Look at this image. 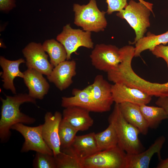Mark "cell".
Wrapping results in <instances>:
<instances>
[{"mask_svg":"<svg viewBox=\"0 0 168 168\" xmlns=\"http://www.w3.org/2000/svg\"><path fill=\"white\" fill-rule=\"evenodd\" d=\"M2 102L1 117L0 119V139L1 142H7L11 136L10 129L14 124L17 123L30 124L34 123L36 119L22 112L20 106L25 103L29 102L36 104V99L28 94L20 93L14 96H6L4 99L0 97Z\"/></svg>","mask_w":168,"mask_h":168,"instance_id":"6da1fadb","label":"cell"},{"mask_svg":"<svg viewBox=\"0 0 168 168\" xmlns=\"http://www.w3.org/2000/svg\"><path fill=\"white\" fill-rule=\"evenodd\" d=\"M116 131L118 146L127 154H136L143 151L144 147L138 137V130L124 117L119 104L115 103L113 110L108 118Z\"/></svg>","mask_w":168,"mask_h":168,"instance_id":"7a4b0ae2","label":"cell"},{"mask_svg":"<svg viewBox=\"0 0 168 168\" xmlns=\"http://www.w3.org/2000/svg\"><path fill=\"white\" fill-rule=\"evenodd\" d=\"M138 1L130 0L126 7L116 14L125 19L134 30L136 37L134 41L130 42L131 44H135L144 36L147 28L150 26L149 17L151 12L153 13L152 3L144 0Z\"/></svg>","mask_w":168,"mask_h":168,"instance_id":"3957f363","label":"cell"},{"mask_svg":"<svg viewBox=\"0 0 168 168\" xmlns=\"http://www.w3.org/2000/svg\"><path fill=\"white\" fill-rule=\"evenodd\" d=\"M73 10L75 14L74 23L83 30L98 32L104 31L106 28V12L99 9L96 0H90L86 5L74 3Z\"/></svg>","mask_w":168,"mask_h":168,"instance_id":"277c9868","label":"cell"},{"mask_svg":"<svg viewBox=\"0 0 168 168\" xmlns=\"http://www.w3.org/2000/svg\"><path fill=\"white\" fill-rule=\"evenodd\" d=\"M126 154L118 145L84 159L83 168H125Z\"/></svg>","mask_w":168,"mask_h":168,"instance_id":"5b68a950","label":"cell"},{"mask_svg":"<svg viewBox=\"0 0 168 168\" xmlns=\"http://www.w3.org/2000/svg\"><path fill=\"white\" fill-rule=\"evenodd\" d=\"M56 40L65 48L67 53V60H70L72 54L76 53L80 47L89 49L94 48L91 32L73 29L70 24L63 27L62 32L57 36Z\"/></svg>","mask_w":168,"mask_h":168,"instance_id":"8992f818","label":"cell"},{"mask_svg":"<svg viewBox=\"0 0 168 168\" xmlns=\"http://www.w3.org/2000/svg\"><path fill=\"white\" fill-rule=\"evenodd\" d=\"M90 57L96 69L107 73L115 70L121 62L119 49L111 44H96Z\"/></svg>","mask_w":168,"mask_h":168,"instance_id":"52a82bcc","label":"cell"},{"mask_svg":"<svg viewBox=\"0 0 168 168\" xmlns=\"http://www.w3.org/2000/svg\"><path fill=\"white\" fill-rule=\"evenodd\" d=\"M22 123L13 125L11 129L19 133L25 139L22 148L21 152L30 151L53 155L52 151L47 144L42 134V124L35 127H30Z\"/></svg>","mask_w":168,"mask_h":168,"instance_id":"ba28073f","label":"cell"},{"mask_svg":"<svg viewBox=\"0 0 168 168\" xmlns=\"http://www.w3.org/2000/svg\"><path fill=\"white\" fill-rule=\"evenodd\" d=\"M40 43L32 42L22 50L28 68L34 69L47 76L51 72L54 67L48 60V55Z\"/></svg>","mask_w":168,"mask_h":168,"instance_id":"9c48e42d","label":"cell"},{"mask_svg":"<svg viewBox=\"0 0 168 168\" xmlns=\"http://www.w3.org/2000/svg\"><path fill=\"white\" fill-rule=\"evenodd\" d=\"M62 118V115L59 111H56L54 114L48 112L44 115V122L42 124L43 138L52 151L54 156L61 152L59 128Z\"/></svg>","mask_w":168,"mask_h":168,"instance_id":"30bf717a","label":"cell"},{"mask_svg":"<svg viewBox=\"0 0 168 168\" xmlns=\"http://www.w3.org/2000/svg\"><path fill=\"white\" fill-rule=\"evenodd\" d=\"M111 92L114 101L118 104L128 102L141 105L148 104L152 99L143 91L121 83L112 85Z\"/></svg>","mask_w":168,"mask_h":168,"instance_id":"8fae6325","label":"cell"},{"mask_svg":"<svg viewBox=\"0 0 168 168\" xmlns=\"http://www.w3.org/2000/svg\"><path fill=\"white\" fill-rule=\"evenodd\" d=\"M92 88V84L82 90L73 88L72 91L73 96L62 97L61 106L64 108L77 106L90 112H103L92 97L91 92Z\"/></svg>","mask_w":168,"mask_h":168,"instance_id":"7c38bea8","label":"cell"},{"mask_svg":"<svg viewBox=\"0 0 168 168\" xmlns=\"http://www.w3.org/2000/svg\"><path fill=\"white\" fill-rule=\"evenodd\" d=\"M163 136L158 137L146 150L136 154H126L125 168H148L152 158L157 153L161 159V151L165 142Z\"/></svg>","mask_w":168,"mask_h":168,"instance_id":"4fadbf2b","label":"cell"},{"mask_svg":"<svg viewBox=\"0 0 168 168\" xmlns=\"http://www.w3.org/2000/svg\"><path fill=\"white\" fill-rule=\"evenodd\" d=\"M76 68L75 61L65 60L54 67L47 78L58 89L63 91L72 83V77L76 74Z\"/></svg>","mask_w":168,"mask_h":168,"instance_id":"5bb4252c","label":"cell"},{"mask_svg":"<svg viewBox=\"0 0 168 168\" xmlns=\"http://www.w3.org/2000/svg\"><path fill=\"white\" fill-rule=\"evenodd\" d=\"M23 73V79L28 89L29 95L35 99H43L48 93L50 87L43 74L30 68H28Z\"/></svg>","mask_w":168,"mask_h":168,"instance_id":"9a60e30c","label":"cell"},{"mask_svg":"<svg viewBox=\"0 0 168 168\" xmlns=\"http://www.w3.org/2000/svg\"><path fill=\"white\" fill-rule=\"evenodd\" d=\"M91 95L103 112L110 110L114 101L111 92V86L103 76L98 75L95 77L92 84Z\"/></svg>","mask_w":168,"mask_h":168,"instance_id":"2e32d148","label":"cell"},{"mask_svg":"<svg viewBox=\"0 0 168 168\" xmlns=\"http://www.w3.org/2000/svg\"><path fill=\"white\" fill-rule=\"evenodd\" d=\"M25 60L21 58L12 61L2 56L0 57V65L2 69L1 77L3 82V87L10 90L14 94H16V89L14 84V80L16 77L23 78L24 74L19 69V66L25 63Z\"/></svg>","mask_w":168,"mask_h":168,"instance_id":"e0dca14e","label":"cell"},{"mask_svg":"<svg viewBox=\"0 0 168 168\" xmlns=\"http://www.w3.org/2000/svg\"><path fill=\"white\" fill-rule=\"evenodd\" d=\"M89 111L77 106L65 108L63 119L68 122L78 131L88 130L93 125L94 120Z\"/></svg>","mask_w":168,"mask_h":168,"instance_id":"ac0fdd59","label":"cell"},{"mask_svg":"<svg viewBox=\"0 0 168 168\" xmlns=\"http://www.w3.org/2000/svg\"><path fill=\"white\" fill-rule=\"evenodd\" d=\"M119 105L121 112L126 120L137 128L140 133L147 135L149 128L141 112L140 106L128 102Z\"/></svg>","mask_w":168,"mask_h":168,"instance_id":"d6986e66","label":"cell"},{"mask_svg":"<svg viewBox=\"0 0 168 168\" xmlns=\"http://www.w3.org/2000/svg\"><path fill=\"white\" fill-rule=\"evenodd\" d=\"M94 132L76 136L72 147L77 155L83 160L100 151Z\"/></svg>","mask_w":168,"mask_h":168,"instance_id":"ffe728a7","label":"cell"},{"mask_svg":"<svg viewBox=\"0 0 168 168\" xmlns=\"http://www.w3.org/2000/svg\"><path fill=\"white\" fill-rule=\"evenodd\" d=\"M168 43V30L159 35H155L148 32L146 36H144L135 44L134 57L140 56L141 54L146 50L152 51L159 45H166Z\"/></svg>","mask_w":168,"mask_h":168,"instance_id":"44dd1931","label":"cell"},{"mask_svg":"<svg viewBox=\"0 0 168 168\" xmlns=\"http://www.w3.org/2000/svg\"><path fill=\"white\" fill-rule=\"evenodd\" d=\"M54 157L56 168H83V160L72 146L61 150V152Z\"/></svg>","mask_w":168,"mask_h":168,"instance_id":"7402d4cb","label":"cell"},{"mask_svg":"<svg viewBox=\"0 0 168 168\" xmlns=\"http://www.w3.org/2000/svg\"><path fill=\"white\" fill-rule=\"evenodd\" d=\"M44 51L48 54L50 62L54 67L67 60V53L63 45L54 39L45 40L42 44Z\"/></svg>","mask_w":168,"mask_h":168,"instance_id":"603a6c76","label":"cell"},{"mask_svg":"<svg viewBox=\"0 0 168 168\" xmlns=\"http://www.w3.org/2000/svg\"><path fill=\"white\" fill-rule=\"evenodd\" d=\"M139 106L149 128H156L162 121L168 119V115L161 107L149 106L147 105Z\"/></svg>","mask_w":168,"mask_h":168,"instance_id":"cb8c5ba5","label":"cell"},{"mask_svg":"<svg viewBox=\"0 0 168 168\" xmlns=\"http://www.w3.org/2000/svg\"><path fill=\"white\" fill-rule=\"evenodd\" d=\"M96 138L100 151L105 150L117 146L118 139L113 125L109 123L104 131L96 133Z\"/></svg>","mask_w":168,"mask_h":168,"instance_id":"d4e9b609","label":"cell"},{"mask_svg":"<svg viewBox=\"0 0 168 168\" xmlns=\"http://www.w3.org/2000/svg\"><path fill=\"white\" fill-rule=\"evenodd\" d=\"M78 131L62 118L59 128L61 150L72 146Z\"/></svg>","mask_w":168,"mask_h":168,"instance_id":"484cf974","label":"cell"},{"mask_svg":"<svg viewBox=\"0 0 168 168\" xmlns=\"http://www.w3.org/2000/svg\"><path fill=\"white\" fill-rule=\"evenodd\" d=\"M33 166L35 168H56L55 157L48 154L36 152Z\"/></svg>","mask_w":168,"mask_h":168,"instance_id":"4316f807","label":"cell"},{"mask_svg":"<svg viewBox=\"0 0 168 168\" xmlns=\"http://www.w3.org/2000/svg\"><path fill=\"white\" fill-rule=\"evenodd\" d=\"M128 0H106L107 4L106 13L112 14L115 12H119L124 9L127 5Z\"/></svg>","mask_w":168,"mask_h":168,"instance_id":"83f0119b","label":"cell"},{"mask_svg":"<svg viewBox=\"0 0 168 168\" xmlns=\"http://www.w3.org/2000/svg\"><path fill=\"white\" fill-rule=\"evenodd\" d=\"M152 52L157 58H162L166 62L168 68V46L159 45L156 46Z\"/></svg>","mask_w":168,"mask_h":168,"instance_id":"f1b7e54d","label":"cell"},{"mask_svg":"<svg viewBox=\"0 0 168 168\" xmlns=\"http://www.w3.org/2000/svg\"><path fill=\"white\" fill-rule=\"evenodd\" d=\"M153 91L155 96L168 97V81L164 83H155Z\"/></svg>","mask_w":168,"mask_h":168,"instance_id":"f546056e","label":"cell"},{"mask_svg":"<svg viewBox=\"0 0 168 168\" xmlns=\"http://www.w3.org/2000/svg\"><path fill=\"white\" fill-rule=\"evenodd\" d=\"M16 6L15 0H0V10L9 11Z\"/></svg>","mask_w":168,"mask_h":168,"instance_id":"4dcf8cb0","label":"cell"},{"mask_svg":"<svg viewBox=\"0 0 168 168\" xmlns=\"http://www.w3.org/2000/svg\"><path fill=\"white\" fill-rule=\"evenodd\" d=\"M156 104L163 108L168 115V97H159L156 101Z\"/></svg>","mask_w":168,"mask_h":168,"instance_id":"1f68e13d","label":"cell"},{"mask_svg":"<svg viewBox=\"0 0 168 168\" xmlns=\"http://www.w3.org/2000/svg\"><path fill=\"white\" fill-rule=\"evenodd\" d=\"M156 166L157 168H168V158L165 159H161Z\"/></svg>","mask_w":168,"mask_h":168,"instance_id":"d6a6232c","label":"cell"},{"mask_svg":"<svg viewBox=\"0 0 168 168\" xmlns=\"http://www.w3.org/2000/svg\"></svg>","mask_w":168,"mask_h":168,"instance_id":"836d02e7","label":"cell"}]
</instances>
